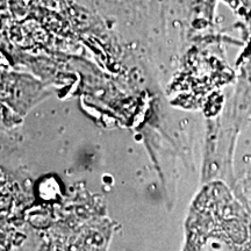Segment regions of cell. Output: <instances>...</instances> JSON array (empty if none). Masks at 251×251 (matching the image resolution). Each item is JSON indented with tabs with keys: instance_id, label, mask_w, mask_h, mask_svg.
<instances>
[{
	"instance_id": "obj_1",
	"label": "cell",
	"mask_w": 251,
	"mask_h": 251,
	"mask_svg": "<svg viewBox=\"0 0 251 251\" xmlns=\"http://www.w3.org/2000/svg\"><path fill=\"white\" fill-rule=\"evenodd\" d=\"M7 5H8V0H0V12L7 8Z\"/></svg>"
}]
</instances>
